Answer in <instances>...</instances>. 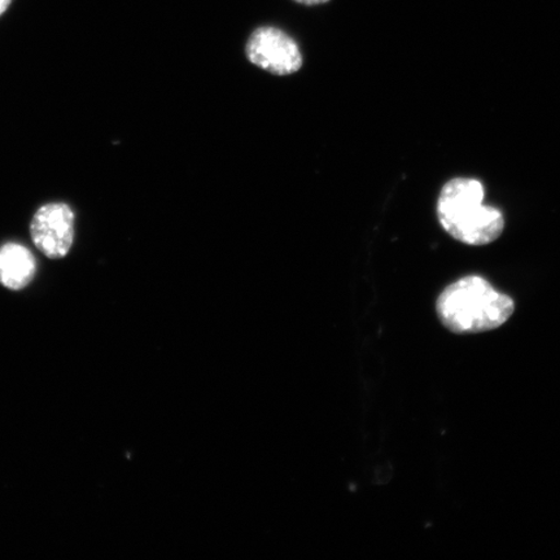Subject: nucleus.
Here are the masks:
<instances>
[{
  "label": "nucleus",
  "instance_id": "obj_1",
  "mask_svg": "<svg viewBox=\"0 0 560 560\" xmlns=\"http://www.w3.org/2000/svg\"><path fill=\"white\" fill-rule=\"evenodd\" d=\"M436 312L441 324L453 334H481L505 325L515 304L486 278L468 276L440 293Z\"/></svg>",
  "mask_w": 560,
  "mask_h": 560
},
{
  "label": "nucleus",
  "instance_id": "obj_2",
  "mask_svg": "<svg viewBox=\"0 0 560 560\" xmlns=\"http://www.w3.org/2000/svg\"><path fill=\"white\" fill-rule=\"evenodd\" d=\"M486 188L474 178H454L441 190L438 217L455 241L481 247L495 242L505 230L500 209L486 206Z\"/></svg>",
  "mask_w": 560,
  "mask_h": 560
},
{
  "label": "nucleus",
  "instance_id": "obj_3",
  "mask_svg": "<svg viewBox=\"0 0 560 560\" xmlns=\"http://www.w3.org/2000/svg\"><path fill=\"white\" fill-rule=\"evenodd\" d=\"M245 54L252 65L271 74L289 75L303 67L298 42L275 26H261L252 33Z\"/></svg>",
  "mask_w": 560,
  "mask_h": 560
},
{
  "label": "nucleus",
  "instance_id": "obj_4",
  "mask_svg": "<svg viewBox=\"0 0 560 560\" xmlns=\"http://www.w3.org/2000/svg\"><path fill=\"white\" fill-rule=\"evenodd\" d=\"M32 240L52 260L66 257L74 242V213L62 202L40 207L31 225Z\"/></svg>",
  "mask_w": 560,
  "mask_h": 560
},
{
  "label": "nucleus",
  "instance_id": "obj_5",
  "mask_svg": "<svg viewBox=\"0 0 560 560\" xmlns=\"http://www.w3.org/2000/svg\"><path fill=\"white\" fill-rule=\"evenodd\" d=\"M37 264L24 245L9 243L0 248V284L12 291L24 290L32 283Z\"/></svg>",
  "mask_w": 560,
  "mask_h": 560
},
{
  "label": "nucleus",
  "instance_id": "obj_6",
  "mask_svg": "<svg viewBox=\"0 0 560 560\" xmlns=\"http://www.w3.org/2000/svg\"><path fill=\"white\" fill-rule=\"evenodd\" d=\"M296 3L307 5V7H314V5H320L326 4L330 2V0H295Z\"/></svg>",
  "mask_w": 560,
  "mask_h": 560
},
{
  "label": "nucleus",
  "instance_id": "obj_7",
  "mask_svg": "<svg viewBox=\"0 0 560 560\" xmlns=\"http://www.w3.org/2000/svg\"><path fill=\"white\" fill-rule=\"evenodd\" d=\"M11 2L12 0H0V15H3L5 10L9 9Z\"/></svg>",
  "mask_w": 560,
  "mask_h": 560
}]
</instances>
